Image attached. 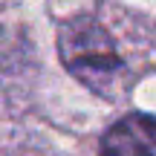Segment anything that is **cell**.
Masks as SVG:
<instances>
[{"instance_id": "6da1fadb", "label": "cell", "mask_w": 156, "mask_h": 156, "mask_svg": "<svg viewBox=\"0 0 156 156\" xmlns=\"http://www.w3.org/2000/svg\"><path fill=\"white\" fill-rule=\"evenodd\" d=\"M58 52H61L64 67L78 81H84L98 93H104L124 69L110 32L90 15H78L61 26Z\"/></svg>"}, {"instance_id": "7a4b0ae2", "label": "cell", "mask_w": 156, "mask_h": 156, "mask_svg": "<svg viewBox=\"0 0 156 156\" xmlns=\"http://www.w3.org/2000/svg\"><path fill=\"white\" fill-rule=\"evenodd\" d=\"M98 156H156V116L127 113L101 136Z\"/></svg>"}]
</instances>
